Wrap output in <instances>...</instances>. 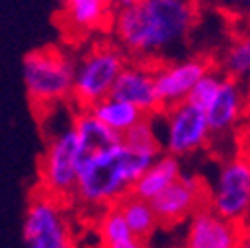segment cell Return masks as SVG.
Masks as SVG:
<instances>
[{"label":"cell","instance_id":"cell-6","mask_svg":"<svg viewBox=\"0 0 250 248\" xmlns=\"http://www.w3.org/2000/svg\"><path fill=\"white\" fill-rule=\"evenodd\" d=\"M22 236L26 248H74L60 201L40 193L26 207Z\"/></svg>","mask_w":250,"mask_h":248},{"label":"cell","instance_id":"cell-22","mask_svg":"<svg viewBox=\"0 0 250 248\" xmlns=\"http://www.w3.org/2000/svg\"><path fill=\"white\" fill-rule=\"evenodd\" d=\"M205 2L229 12H240V10L250 12V0H205Z\"/></svg>","mask_w":250,"mask_h":248},{"label":"cell","instance_id":"cell-13","mask_svg":"<svg viewBox=\"0 0 250 248\" xmlns=\"http://www.w3.org/2000/svg\"><path fill=\"white\" fill-rule=\"evenodd\" d=\"M244 107H246L244 91H242L238 80H234L230 76H223L212 98L203 107L210 133L221 135V133L234 129V125L240 121V117L244 113Z\"/></svg>","mask_w":250,"mask_h":248},{"label":"cell","instance_id":"cell-7","mask_svg":"<svg viewBox=\"0 0 250 248\" xmlns=\"http://www.w3.org/2000/svg\"><path fill=\"white\" fill-rule=\"evenodd\" d=\"M165 111V133L159 139L161 149L175 157H185L203 149L210 139V127L205 111L189 100L179 102Z\"/></svg>","mask_w":250,"mask_h":248},{"label":"cell","instance_id":"cell-4","mask_svg":"<svg viewBox=\"0 0 250 248\" xmlns=\"http://www.w3.org/2000/svg\"><path fill=\"white\" fill-rule=\"evenodd\" d=\"M127 64V56L117 44H96L76 62L72 100L80 109H89L93 103L107 98L111 87Z\"/></svg>","mask_w":250,"mask_h":248},{"label":"cell","instance_id":"cell-8","mask_svg":"<svg viewBox=\"0 0 250 248\" xmlns=\"http://www.w3.org/2000/svg\"><path fill=\"white\" fill-rule=\"evenodd\" d=\"M208 201L223 219L244 225L250 214V157H232L221 167Z\"/></svg>","mask_w":250,"mask_h":248},{"label":"cell","instance_id":"cell-17","mask_svg":"<svg viewBox=\"0 0 250 248\" xmlns=\"http://www.w3.org/2000/svg\"><path fill=\"white\" fill-rule=\"evenodd\" d=\"M89 111L96 115L104 125H107L109 129H113L119 135L129 131L135 123H139L145 117V113L141 109H137L133 103L123 102L113 96H107V98L100 100L98 103H93L89 107Z\"/></svg>","mask_w":250,"mask_h":248},{"label":"cell","instance_id":"cell-21","mask_svg":"<svg viewBox=\"0 0 250 248\" xmlns=\"http://www.w3.org/2000/svg\"><path fill=\"white\" fill-rule=\"evenodd\" d=\"M223 72H216V70H207V74L195 83V87L191 89V94H189V100L191 103H195V105H199L201 109L208 103V100L212 98V94L216 91V87H218V83H221V80H223Z\"/></svg>","mask_w":250,"mask_h":248},{"label":"cell","instance_id":"cell-15","mask_svg":"<svg viewBox=\"0 0 250 248\" xmlns=\"http://www.w3.org/2000/svg\"><path fill=\"white\" fill-rule=\"evenodd\" d=\"M181 163L179 157L169 153H161L157 159H155L143 173L141 177L135 181L131 193L139 199L151 201L159 193H163L171 183H175L181 177Z\"/></svg>","mask_w":250,"mask_h":248},{"label":"cell","instance_id":"cell-18","mask_svg":"<svg viewBox=\"0 0 250 248\" xmlns=\"http://www.w3.org/2000/svg\"><path fill=\"white\" fill-rule=\"evenodd\" d=\"M115 207L119 208L123 221L127 223L131 232L137 234L139 238L147 240L155 230H157L159 221H157V216H155V210H153L149 201L139 199L133 193H127L115 203Z\"/></svg>","mask_w":250,"mask_h":248},{"label":"cell","instance_id":"cell-20","mask_svg":"<svg viewBox=\"0 0 250 248\" xmlns=\"http://www.w3.org/2000/svg\"><path fill=\"white\" fill-rule=\"evenodd\" d=\"M223 74L234 80L250 78V32L232 42L223 58Z\"/></svg>","mask_w":250,"mask_h":248},{"label":"cell","instance_id":"cell-16","mask_svg":"<svg viewBox=\"0 0 250 248\" xmlns=\"http://www.w3.org/2000/svg\"><path fill=\"white\" fill-rule=\"evenodd\" d=\"M66 4V22L76 34H91L109 24V0H62Z\"/></svg>","mask_w":250,"mask_h":248},{"label":"cell","instance_id":"cell-10","mask_svg":"<svg viewBox=\"0 0 250 248\" xmlns=\"http://www.w3.org/2000/svg\"><path fill=\"white\" fill-rule=\"evenodd\" d=\"M208 68V62L201 58H187L179 62H165L161 66H153L155 89H157L161 107L167 109L179 102H185L195 83L207 74Z\"/></svg>","mask_w":250,"mask_h":248},{"label":"cell","instance_id":"cell-9","mask_svg":"<svg viewBox=\"0 0 250 248\" xmlns=\"http://www.w3.org/2000/svg\"><path fill=\"white\" fill-rule=\"evenodd\" d=\"M207 201V187L203 179L197 175H181L175 183L151 199V207L155 210L159 225L171 227L183 223L187 216H191L197 208H201Z\"/></svg>","mask_w":250,"mask_h":248},{"label":"cell","instance_id":"cell-14","mask_svg":"<svg viewBox=\"0 0 250 248\" xmlns=\"http://www.w3.org/2000/svg\"><path fill=\"white\" fill-rule=\"evenodd\" d=\"M74 131H76L78 163L82 159H87L89 155L121 141V135L109 129L107 125H104L89 109H80L74 115Z\"/></svg>","mask_w":250,"mask_h":248},{"label":"cell","instance_id":"cell-24","mask_svg":"<svg viewBox=\"0 0 250 248\" xmlns=\"http://www.w3.org/2000/svg\"><path fill=\"white\" fill-rule=\"evenodd\" d=\"M169 248H181V246H169ZM183 248H185V246H183Z\"/></svg>","mask_w":250,"mask_h":248},{"label":"cell","instance_id":"cell-12","mask_svg":"<svg viewBox=\"0 0 250 248\" xmlns=\"http://www.w3.org/2000/svg\"><path fill=\"white\" fill-rule=\"evenodd\" d=\"M109 96L133 103L145 115H157L163 111L157 89H155L153 66L145 62H127L119 72Z\"/></svg>","mask_w":250,"mask_h":248},{"label":"cell","instance_id":"cell-3","mask_svg":"<svg viewBox=\"0 0 250 248\" xmlns=\"http://www.w3.org/2000/svg\"><path fill=\"white\" fill-rule=\"evenodd\" d=\"M76 62L58 46H44L24 56L22 78L26 94L38 109H50L72 100Z\"/></svg>","mask_w":250,"mask_h":248},{"label":"cell","instance_id":"cell-19","mask_svg":"<svg viewBox=\"0 0 250 248\" xmlns=\"http://www.w3.org/2000/svg\"><path fill=\"white\" fill-rule=\"evenodd\" d=\"M100 240L102 248H147L145 240L131 232L115 205L107 207L100 219Z\"/></svg>","mask_w":250,"mask_h":248},{"label":"cell","instance_id":"cell-1","mask_svg":"<svg viewBox=\"0 0 250 248\" xmlns=\"http://www.w3.org/2000/svg\"><path fill=\"white\" fill-rule=\"evenodd\" d=\"M163 153L153 115L121 135V141L78 163L74 197L91 207H111L131 193L141 173Z\"/></svg>","mask_w":250,"mask_h":248},{"label":"cell","instance_id":"cell-5","mask_svg":"<svg viewBox=\"0 0 250 248\" xmlns=\"http://www.w3.org/2000/svg\"><path fill=\"white\" fill-rule=\"evenodd\" d=\"M78 181V149L74 117L66 127L58 129L46 141V151L40 161V185L42 193L56 201L74 197Z\"/></svg>","mask_w":250,"mask_h":248},{"label":"cell","instance_id":"cell-2","mask_svg":"<svg viewBox=\"0 0 250 248\" xmlns=\"http://www.w3.org/2000/svg\"><path fill=\"white\" fill-rule=\"evenodd\" d=\"M109 6L115 44L139 62L185 44L199 16L195 0H109Z\"/></svg>","mask_w":250,"mask_h":248},{"label":"cell","instance_id":"cell-11","mask_svg":"<svg viewBox=\"0 0 250 248\" xmlns=\"http://www.w3.org/2000/svg\"><path fill=\"white\" fill-rule=\"evenodd\" d=\"M242 225L223 219L210 207H201L191 214L185 248H238Z\"/></svg>","mask_w":250,"mask_h":248},{"label":"cell","instance_id":"cell-23","mask_svg":"<svg viewBox=\"0 0 250 248\" xmlns=\"http://www.w3.org/2000/svg\"><path fill=\"white\" fill-rule=\"evenodd\" d=\"M238 248H250V225H248V227L242 225V232H240Z\"/></svg>","mask_w":250,"mask_h":248}]
</instances>
